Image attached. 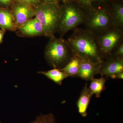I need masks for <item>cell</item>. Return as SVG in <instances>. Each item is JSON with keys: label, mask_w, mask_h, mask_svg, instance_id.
I'll return each mask as SVG.
<instances>
[{"label": "cell", "mask_w": 123, "mask_h": 123, "mask_svg": "<svg viewBox=\"0 0 123 123\" xmlns=\"http://www.w3.org/2000/svg\"><path fill=\"white\" fill-rule=\"evenodd\" d=\"M74 30V33L67 40L74 56L94 63H102L103 60L98 36L86 29L77 27Z\"/></svg>", "instance_id": "6da1fadb"}, {"label": "cell", "mask_w": 123, "mask_h": 123, "mask_svg": "<svg viewBox=\"0 0 123 123\" xmlns=\"http://www.w3.org/2000/svg\"><path fill=\"white\" fill-rule=\"evenodd\" d=\"M62 10L57 32L63 37L69 31L84 24L87 13L77 3L71 0H62Z\"/></svg>", "instance_id": "7a4b0ae2"}, {"label": "cell", "mask_w": 123, "mask_h": 123, "mask_svg": "<svg viewBox=\"0 0 123 123\" xmlns=\"http://www.w3.org/2000/svg\"><path fill=\"white\" fill-rule=\"evenodd\" d=\"M74 56L72 49L67 40L55 36L50 37L44 51L48 63L54 68H63Z\"/></svg>", "instance_id": "3957f363"}, {"label": "cell", "mask_w": 123, "mask_h": 123, "mask_svg": "<svg viewBox=\"0 0 123 123\" xmlns=\"http://www.w3.org/2000/svg\"><path fill=\"white\" fill-rule=\"evenodd\" d=\"M84 24L85 29L97 36L114 27L108 0L101 2L87 13Z\"/></svg>", "instance_id": "277c9868"}, {"label": "cell", "mask_w": 123, "mask_h": 123, "mask_svg": "<svg viewBox=\"0 0 123 123\" xmlns=\"http://www.w3.org/2000/svg\"><path fill=\"white\" fill-rule=\"evenodd\" d=\"M35 17L41 23L45 36L50 37L57 32L60 20L62 6L60 2L43 3L34 8Z\"/></svg>", "instance_id": "5b68a950"}, {"label": "cell", "mask_w": 123, "mask_h": 123, "mask_svg": "<svg viewBox=\"0 0 123 123\" xmlns=\"http://www.w3.org/2000/svg\"><path fill=\"white\" fill-rule=\"evenodd\" d=\"M101 56L103 59L111 56L113 51L123 42V30L112 27L98 36Z\"/></svg>", "instance_id": "8992f818"}, {"label": "cell", "mask_w": 123, "mask_h": 123, "mask_svg": "<svg viewBox=\"0 0 123 123\" xmlns=\"http://www.w3.org/2000/svg\"><path fill=\"white\" fill-rule=\"evenodd\" d=\"M12 5L10 11L18 28L35 16L34 7L27 4L16 1Z\"/></svg>", "instance_id": "52a82bcc"}, {"label": "cell", "mask_w": 123, "mask_h": 123, "mask_svg": "<svg viewBox=\"0 0 123 123\" xmlns=\"http://www.w3.org/2000/svg\"><path fill=\"white\" fill-rule=\"evenodd\" d=\"M17 31L18 35L22 37H34L43 36H45L43 27L35 17L18 26Z\"/></svg>", "instance_id": "ba28073f"}, {"label": "cell", "mask_w": 123, "mask_h": 123, "mask_svg": "<svg viewBox=\"0 0 123 123\" xmlns=\"http://www.w3.org/2000/svg\"><path fill=\"white\" fill-rule=\"evenodd\" d=\"M101 63L99 73L102 76L114 79L115 75L123 72V60L110 56Z\"/></svg>", "instance_id": "9c48e42d"}, {"label": "cell", "mask_w": 123, "mask_h": 123, "mask_svg": "<svg viewBox=\"0 0 123 123\" xmlns=\"http://www.w3.org/2000/svg\"><path fill=\"white\" fill-rule=\"evenodd\" d=\"M101 63H95L85 59H82L77 76L86 80H90L95 75L99 73Z\"/></svg>", "instance_id": "30bf717a"}, {"label": "cell", "mask_w": 123, "mask_h": 123, "mask_svg": "<svg viewBox=\"0 0 123 123\" xmlns=\"http://www.w3.org/2000/svg\"><path fill=\"white\" fill-rule=\"evenodd\" d=\"M114 26L123 30V0H108Z\"/></svg>", "instance_id": "8fae6325"}, {"label": "cell", "mask_w": 123, "mask_h": 123, "mask_svg": "<svg viewBox=\"0 0 123 123\" xmlns=\"http://www.w3.org/2000/svg\"><path fill=\"white\" fill-rule=\"evenodd\" d=\"M0 28L11 31L17 30L11 11L8 9L0 8Z\"/></svg>", "instance_id": "7c38bea8"}, {"label": "cell", "mask_w": 123, "mask_h": 123, "mask_svg": "<svg viewBox=\"0 0 123 123\" xmlns=\"http://www.w3.org/2000/svg\"><path fill=\"white\" fill-rule=\"evenodd\" d=\"M91 97L89 89L87 86V84H86L77 103L78 112L83 117L87 116V108Z\"/></svg>", "instance_id": "4fadbf2b"}, {"label": "cell", "mask_w": 123, "mask_h": 123, "mask_svg": "<svg viewBox=\"0 0 123 123\" xmlns=\"http://www.w3.org/2000/svg\"><path fill=\"white\" fill-rule=\"evenodd\" d=\"M81 59L74 56L65 66L60 69L66 74L68 76L77 75L79 71Z\"/></svg>", "instance_id": "5bb4252c"}, {"label": "cell", "mask_w": 123, "mask_h": 123, "mask_svg": "<svg viewBox=\"0 0 123 123\" xmlns=\"http://www.w3.org/2000/svg\"><path fill=\"white\" fill-rule=\"evenodd\" d=\"M39 73L44 75L59 85H61L64 79L69 77L65 73L57 68H54L46 72H40Z\"/></svg>", "instance_id": "9a60e30c"}, {"label": "cell", "mask_w": 123, "mask_h": 123, "mask_svg": "<svg viewBox=\"0 0 123 123\" xmlns=\"http://www.w3.org/2000/svg\"><path fill=\"white\" fill-rule=\"evenodd\" d=\"M89 89L91 96L95 94L97 98H99L105 88L106 79L102 77L98 79L93 78L91 80Z\"/></svg>", "instance_id": "2e32d148"}, {"label": "cell", "mask_w": 123, "mask_h": 123, "mask_svg": "<svg viewBox=\"0 0 123 123\" xmlns=\"http://www.w3.org/2000/svg\"><path fill=\"white\" fill-rule=\"evenodd\" d=\"M76 2L87 13L92 11L98 5L108 0H71Z\"/></svg>", "instance_id": "e0dca14e"}, {"label": "cell", "mask_w": 123, "mask_h": 123, "mask_svg": "<svg viewBox=\"0 0 123 123\" xmlns=\"http://www.w3.org/2000/svg\"><path fill=\"white\" fill-rule=\"evenodd\" d=\"M31 123H56L54 115L52 113L41 114L37 117L35 120Z\"/></svg>", "instance_id": "ac0fdd59"}, {"label": "cell", "mask_w": 123, "mask_h": 123, "mask_svg": "<svg viewBox=\"0 0 123 123\" xmlns=\"http://www.w3.org/2000/svg\"><path fill=\"white\" fill-rule=\"evenodd\" d=\"M111 56L123 60V42L120 43L115 49Z\"/></svg>", "instance_id": "d6986e66"}, {"label": "cell", "mask_w": 123, "mask_h": 123, "mask_svg": "<svg viewBox=\"0 0 123 123\" xmlns=\"http://www.w3.org/2000/svg\"><path fill=\"white\" fill-rule=\"evenodd\" d=\"M16 1L23 2L32 6L34 8L41 3L40 0H15Z\"/></svg>", "instance_id": "ffe728a7"}, {"label": "cell", "mask_w": 123, "mask_h": 123, "mask_svg": "<svg viewBox=\"0 0 123 123\" xmlns=\"http://www.w3.org/2000/svg\"><path fill=\"white\" fill-rule=\"evenodd\" d=\"M13 0H0V5L4 6H8L12 4Z\"/></svg>", "instance_id": "44dd1931"}, {"label": "cell", "mask_w": 123, "mask_h": 123, "mask_svg": "<svg viewBox=\"0 0 123 123\" xmlns=\"http://www.w3.org/2000/svg\"><path fill=\"white\" fill-rule=\"evenodd\" d=\"M61 0H40L41 2L43 3H51V2H61Z\"/></svg>", "instance_id": "7402d4cb"}, {"label": "cell", "mask_w": 123, "mask_h": 123, "mask_svg": "<svg viewBox=\"0 0 123 123\" xmlns=\"http://www.w3.org/2000/svg\"><path fill=\"white\" fill-rule=\"evenodd\" d=\"M5 31H6L3 29H1V30H0V44L2 42V39Z\"/></svg>", "instance_id": "603a6c76"}, {"label": "cell", "mask_w": 123, "mask_h": 123, "mask_svg": "<svg viewBox=\"0 0 123 123\" xmlns=\"http://www.w3.org/2000/svg\"><path fill=\"white\" fill-rule=\"evenodd\" d=\"M117 78V79H123V72L119 73L118 74L115 75L114 77V79Z\"/></svg>", "instance_id": "cb8c5ba5"}]
</instances>
